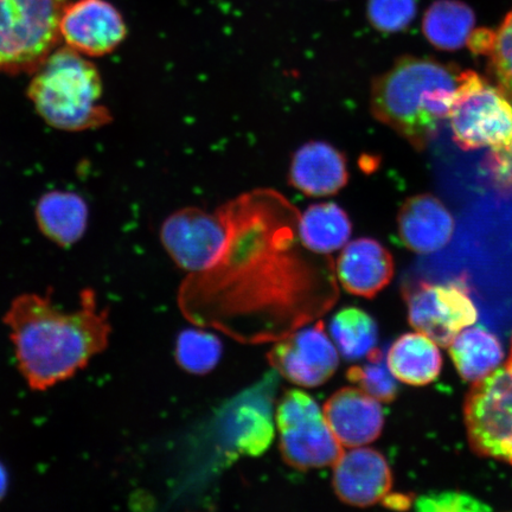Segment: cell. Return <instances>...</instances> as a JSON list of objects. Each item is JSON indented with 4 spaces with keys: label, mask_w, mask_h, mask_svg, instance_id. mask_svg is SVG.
<instances>
[{
    "label": "cell",
    "mask_w": 512,
    "mask_h": 512,
    "mask_svg": "<svg viewBox=\"0 0 512 512\" xmlns=\"http://www.w3.org/2000/svg\"><path fill=\"white\" fill-rule=\"evenodd\" d=\"M226 249L209 271L189 274L179 306L192 323L243 343L279 341L330 310L334 261L300 243V211L274 189L243 192L219 207Z\"/></svg>",
    "instance_id": "cell-1"
},
{
    "label": "cell",
    "mask_w": 512,
    "mask_h": 512,
    "mask_svg": "<svg viewBox=\"0 0 512 512\" xmlns=\"http://www.w3.org/2000/svg\"><path fill=\"white\" fill-rule=\"evenodd\" d=\"M4 323L15 345L19 371L32 390H47L85 369L110 343L108 313L92 290L81 293L78 310L66 312L50 297L22 294Z\"/></svg>",
    "instance_id": "cell-2"
},
{
    "label": "cell",
    "mask_w": 512,
    "mask_h": 512,
    "mask_svg": "<svg viewBox=\"0 0 512 512\" xmlns=\"http://www.w3.org/2000/svg\"><path fill=\"white\" fill-rule=\"evenodd\" d=\"M459 76L456 64L402 56L371 80V115L415 150H425L450 117Z\"/></svg>",
    "instance_id": "cell-3"
},
{
    "label": "cell",
    "mask_w": 512,
    "mask_h": 512,
    "mask_svg": "<svg viewBox=\"0 0 512 512\" xmlns=\"http://www.w3.org/2000/svg\"><path fill=\"white\" fill-rule=\"evenodd\" d=\"M31 75L28 98L56 130H96L113 120L101 102L104 86L99 69L78 51L56 48Z\"/></svg>",
    "instance_id": "cell-4"
},
{
    "label": "cell",
    "mask_w": 512,
    "mask_h": 512,
    "mask_svg": "<svg viewBox=\"0 0 512 512\" xmlns=\"http://www.w3.org/2000/svg\"><path fill=\"white\" fill-rule=\"evenodd\" d=\"M67 0H0V73L32 74L62 41Z\"/></svg>",
    "instance_id": "cell-5"
},
{
    "label": "cell",
    "mask_w": 512,
    "mask_h": 512,
    "mask_svg": "<svg viewBox=\"0 0 512 512\" xmlns=\"http://www.w3.org/2000/svg\"><path fill=\"white\" fill-rule=\"evenodd\" d=\"M454 142L464 151L512 146V105L501 89L472 70L460 73L450 113Z\"/></svg>",
    "instance_id": "cell-6"
},
{
    "label": "cell",
    "mask_w": 512,
    "mask_h": 512,
    "mask_svg": "<svg viewBox=\"0 0 512 512\" xmlns=\"http://www.w3.org/2000/svg\"><path fill=\"white\" fill-rule=\"evenodd\" d=\"M280 452L287 465L300 471L334 466L343 446L332 433L322 409L302 390H288L277 413Z\"/></svg>",
    "instance_id": "cell-7"
},
{
    "label": "cell",
    "mask_w": 512,
    "mask_h": 512,
    "mask_svg": "<svg viewBox=\"0 0 512 512\" xmlns=\"http://www.w3.org/2000/svg\"><path fill=\"white\" fill-rule=\"evenodd\" d=\"M277 383L275 371L267 374L264 380L228 401L216 416V444L228 459L259 457L272 445Z\"/></svg>",
    "instance_id": "cell-8"
},
{
    "label": "cell",
    "mask_w": 512,
    "mask_h": 512,
    "mask_svg": "<svg viewBox=\"0 0 512 512\" xmlns=\"http://www.w3.org/2000/svg\"><path fill=\"white\" fill-rule=\"evenodd\" d=\"M464 412L472 450L512 465V369L505 366L476 381Z\"/></svg>",
    "instance_id": "cell-9"
},
{
    "label": "cell",
    "mask_w": 512,
    "mask_h": 512,
    "mask_svg": "<svg viewBox=\"0 0 512 512\" xmlns=\"http://www.w3.org/2000/svg\"><path fill=\"white\" fill-rule=\"evenodd\" d=\"M160 241L172 261L189 274L209 271L228 242V226L219 208L185 207L166 217Z\"/></svg>",
    "instance_id": "cell-10"
},
{
    "label": "cell",
    "mask_w": 512,
    "mask_h": 512,
    "mask_svg": "<svg viewBox=\"0 0 512 512\" xmlns=\"http://www.w3.org/2000/svg\"><path fill=\"white\" fill-rule=\"evenodd\" d=\"M403 297L408 306L409 323L441 348L450 347L459 332L478 319L476 306L463 281L406 286Z\"/></svg>",
    "instance_id": "cell-11"
},
{
    "label": "cell",
    "mask_w": 512,
    "mask_h": 512,
    "mask_svg": "<svg viewBox=\"0 0 512 512\" xmlns=\"http://www.w3.org/2000/svg\"><path fill=\"white\" fill-rule=\"evenodd\" d=\"M267 354L275 373L305 388L328 382L336 373L339 358L336 345L318 322L279 339Z\"/></svg>",
    "instance_id": "cell-12"
},
{
    "label": "cell",
    "mask_w": 512,
    "mask_h": 512,
    "mask_svg": "<svg viewBox=\"0 0 512 512\" xmlns=\"http://www.w3.org/2000/svg\"><path fill=\"white\" fill-rule=\"evenodd\" d=\"M60 31L66 46L89 57L111 54L127 35L123 16L106 0H75L67 3Z\"/></svg>",
    "instance_id": "cell-13"
},
{
    "label": "cell",
    "mask_w": 512,
    "mask_h": 512,
    "mask_svg": "<svg viewBox=\"0 0 512 512\" xmlns=\"http://www.w3.org/2000/svg\"><path fill=\"white\" fill-rule=\"evenodd\" d=\"M393 485L386 458L373 448L354 447L343 452L334 465L332 486L339 499L352 507L366 508L382 501Z\"/></svg>",
    "instance_id": "cell-14"
},
{
    "label": "cell",
    "mask_w": 512,
    "mask_h": 512,
    "mask_svg": "<svg viewBox=\"0 0 512 512\" xmlns=\"http://www.w3.org/2000/svg\"><path fill=\"white\" fill-rule=\"evenodd\" d=\"M348 183V160L336 146L323 140H312L293 153L288 184L305 196H335Z\"/></svg>",
    "instance_id": "cell-15"
},
{
    "label": "cell",
    "mask_w": 512,
    "mask_h": 512,
    "mask_svg": "<svg viewBox=\"0 0 512 512\" xmlns=\"http://www.w3.org/2000/svg\"><path fill=\"white\" fill-rule=\"evenodd\" d=\"M323 413L332 433L343 447H360L380 437L384 416L373 396L360 388L339 389L325 402Z\"/></svg>",
    "instance_id": "cell-16"
},
{
    "label": "cell",
    "mask_w": 512,
    "mask_h": 512,
    "mask_svg": "<svg viewBox=\"0 0 512 512\" xmlns=\"http://www.w3.org/2000/svg\"><path fill=\"white\" fill-rule=\"evenodd\" d=\"M336 278L345 291L371 299L394 277L392 254L379 241L361 238L342 248L335 265Z\"/></svg>",
    "instance_id": "cell-17"
},
{
    "label": "cell",
    "mask_w": 512,
    "mask_h": 512,
    "mask_svg": "<svg viewBox=\"0 0 512 512\" xmlns=\"http://www.w3.org/2000/svg\"><path fill=\"white\" fill-rule=\"evenodd\" d=\"M456 222L443 202L431 194L416 195L402 204L398 215L400 240L418 254H431L451 241Z\"/></svg>",
    "instance_id": "cell-18"
},
{
    "label": "cell",
    "mask_w": 512,
    "mask_h": 512,
    "mask_svg": "<svg viewBox=\"0 0 512 512\" xmlns=\"http://www.w3.org/2000/svg\"><path fill=\"white\" fill-rule=\"evenodd\" d=\"M35 217L38 228L47 239L68 248L86 233L88 206L75 192L50 191L38 201Z\"/></svg>",
    "instance_id": "cell-19"
},
{
    "label": "cell",
    "mask_w": 512,
    "mask_h": 512,
    "mask_svg": "<svg viewBox=\"0 0 512 512\" xmlns=\"http://www.w3.org/2000/svg\"><path fill=\"white\" fill-rule=\"evenodd\" d=\"M352 234L350 217L335 202L311 204L300 213L298 236L307 251L330 256L347 245Z\"/></svg>",
    "instance_id": "cell-20"
},
{
    "label": "cell",
    "mask_w": 512,
    "mask_h": 512,
    "mask_svg": "<svg viewBox=\"0 0 512 512\" xmlns=\"http://www.w3.org/2000/svg\"><path fill=\"white\" fill-rule=\"evenodd\" d=\"M387 364L396 380L411 386H426L437 380L443 357L431 338L421 332L401 336L387 355Z\"/></svg>",
    "instance_id": "cell-21"
},
{
    "label": "cell",
    "mask_w": 512,
    "mask_h": 512,
    "mask_svg": "<svg viewBox=\"0 0 512 512\" xmlns=\"http://www.w3.org/2000/svg\"><path fill=\"white\" fill-rule=\"evenodd\" d=\"M450 355L465 381L476 382L495 371L503 361L501 342L482 328L460 331L450 344Z\"/></svg>",
    "instance_id": "cell-22"
},
{
    "label": "cell",
    "mask_w": 512,
    "mask_h": 512,
    "mask_svg": "<svg viewBox=\"0 0 512 512\" xmlns=\"http://www.w3.org/2000/svg\"><path fill=\"white\" fill-rule=\"evenodd\" d=\"M475 12L460 0H437L426 11L422 30L437 49L454 51L463 48L473 28Z\"/></svg>",
    "instance_id": "cell-23"
},
{
    "label": "cell",
    "mask_w": 512,
    "mask_h": 512,
    "mask_svg": "<svg viewBox=\"0 0 512 512\" xmlns=\"http://www.w3.org/2000/svg\"><path fill=\"white\" fill-rule=\"evenodd\" d=\"M330 334L344 360L367 357L379 341V329L373 317L357 307H348L332 318Z\"/></svg>",
    "instance_id": "cell-24"
},
{
    "label": "cell",
    "mask_w": 512,
    "mask_h": 512,
    "mask_svg": "<svg viewBox=\"0 0 512 512\" xmlns=\"http://www.w3.org/2000/svg\"><path fill=\"white\" fill-rule=\"evenodd\" d=\"M222 343L211 332L187 329L176 343V361L183 370L196 375L208 374L219 364Z\"/></svg>",
    "instance_id": "cell-25"
},
{
    "label": "cell",
    "mask_w": 512,
    "mask_h": 512,
    "mask_svg": "<svg viewBox=\"0 0 512 512\" xmlns=\"http://www.w3.org/2000/svg\"><path fill=\"white\" fill-rule=\"evenodd\" d=\"M368 363L351 367L348 380L357 384L368 395L380 402L389 403L396 399L399 384L390 371L381 349H374L367 355Z\"/></svg>",
    "instance_id": "cell-26"
},
{
    "label": "cell",
    "mask_w": 512,
    "mask_h": 512,
    "mask_svg": "<svg viewBox=\"0 0 512 512\" xmlns=\"http://www.w3.org/2000/svg\"><path fill=\"white\" fill-rule=\"evenodd\" d=\"M418 12L416 0H369L368 19L373 28L387 34L406 30Z\"/></svg>",
    "instance_id": "cell-27"
},
{
    "label": "cell",
    "mask_w": 512,
    "mask_h": 512,
    "mask_svg": "<svg viewBox=\"0 0 512 512\" xmlns=\"http://www.w3.org/2000/svg\"><path fill=\"white\" fill-rule=\"evenodd\" d=\"M489 72L512 104V10L495 31L494 48L489 55Z\"/></svg>",
    "instance_id": "cell-28"
},
{
    "label": "cell",
    "mask_w": 512,
    "mask_h": 512,
    "mask_svg": "<svg viewBox=\"0 0 512 512\" xmlns=\"http://www.w3.org/2000/svg\"><path fill=\"white\" fill-rule=\"evenodd\" d=\"M415 509L427 512H476L491 510L479 499L458 491L433 492L415 501Z\"/></svg>",
    "instance_id": "cell-29"
},
{
    "label": "cell",
    "mask_w": 512,
    "mask_h": 512,
    "mask_svg": "<svg viewBox=\"0 0 512 512\" xmlns=\"http://www.w3.org/2000/svg\"><path fill=\"white\" fill-rule=\"evenodd\" d=\"M482 168L499 194L512 195V146L492 149L484 157Z\"/></svg>",
    "instance_id": "cell-30"
},
{
    "label": "cell",
    "mask_w": 512,
    "mask_h": 512,
    "mask_svg": "<svg viewBox=\"0 0 512 512\" xmlns=\"http://www.w3.org/2000/svg\"><path fill=\"white\" fill-rule=\"evenodd\" d=\"M495 30L480 28L473 29L469 38H467V47L475 56H488L494 48Z\"/></svg>",
    "instance_id": "cell-31"
},
{
    "label": "cell",
    "mask_w": 512,
    "mask_h": 512,
    "mask_svg": "<svg viewBox=\"0 0 512 512\" xmlns=\"http://www.w3.org/2000/svg\"><path fill=\"white\" fill-rule=\"evenodd\" d=\"M413 495L388 494L382 499L384 507L395 510H407L412 507Z\"/></svg>",
    "instance_id": "cell-32"
},
{
    "label": "cell",
    "mask_w": 512,
    "mask_h": 512,
    "mask_svg": "<svg viewBox=\"0 0 512 512\" xmlns=\"http://www.w3.org/2000/svg\"><path fill=\"white\" fill-rule=\"evenodd\" d=\"M9 486V478L8 472H6L5 467L0 463V501L6 495V491H8Z\"/></svg>",
    "instance_id": "cell-33"
}]
</instances>
